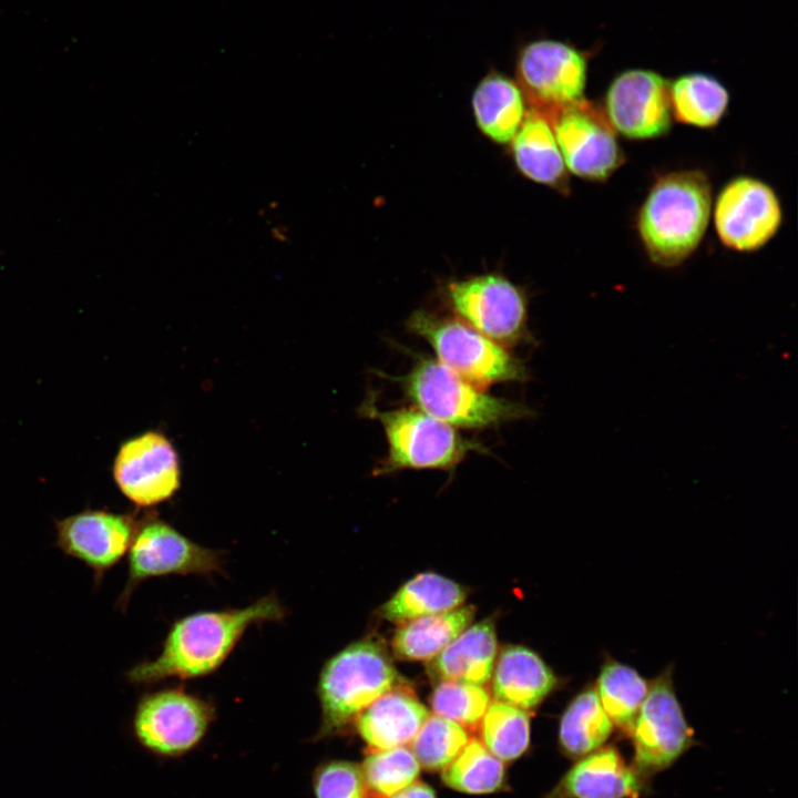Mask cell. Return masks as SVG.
Listing matches in <instances>:
<instances>
[{"instance_id": "26", "label": "cell", "mask_w": 798, "mask_h": 798, "mask_svg": "<svg viewBox=\"0 0 798 798\" xmlns=\"http://www.w3.org/2000/svg\"><path fill=\"white\" fill-rule=\"evenodd\" d=\"M728 103L726 88L704 73L682 75L671 85L672 115L687 125L716 126L726 114Z\"/></svg>"}, {"instance_id": "6", "label": "cell", "mask_w": 798, "mask_h": 798, "mask_svg": "<svg viewBox=\"0 0 798 798\" xmlns=\"http://www.w3.org/2000/svg\"><path fill=\"white\" fill-rule=\"evenodd\" d=\"M369 415L383 428L388 450L378 474L400 470H452L471 451L484 450L477 441L460 436L454 427L418 408L379 411L369 407Z\"/></svg>"}, {"instance_id": "27", "label": "cell", "mask_w": 798, "mask_h": 798, "mask_svg": "<svg viewBox=\"0 0 798 798\" xmlns=\"http://www.w3.org/2000/svg\"><path fill=\"white\" fill-rule=\"evenodd\" d=\"M594 688L613 725L628 732L648 694L649 682L635 668L606 657Z\"/></svg>"}, {"instance_id": "2", "label": "cell", "mask_w": 798, "mask_h": 798, "mask_svg": "<svg viewBox=\"0 0 798 798\" xmlns=\"http://www.w3.org/2000/svg\"><path fill=\"white\" fill-rule=\"evenodd\" d=\"M712 212V184L699 170L658 177L636 218L640 241L652 263L669 268L685 262L700 244Z\"/></svg>"}, {"instance_id": "17", "label": "cell", "mask_w": 798, "mask_h": 798, "mask_svg": "<svg viewBox=\"0 0 798 798\" xmlns=\"http://www.w3.org/2000/svg\"><path fill=\"white\" fill-rule=\"evenodd\" d=\"M642 780L614 747H601L580 758L549 798H637Z\"/></svg>"}, {"instance_id": "15", "label": "cell", "mask_w": 798, "mask_h": 798, "mask_svg": "<svg viewBox=\"0 0 798 798\" xmlns=\"http://www.w3.org/2000/svg\"><path fill=\"white\" fill-rule=\"evenodd\" d=\"M113 473L122 493L141 507L167 500L180 485L176 451L157 432L126 441L115 458Z\"/></svg>"}, {"instance_id": "3", "label": "cell", "mask_w": 798, "mask_h": 798, "mask_svg": "<svg viewBox=\"0 0 798 798\" xmlns=\"http://www.w3.org/2000/svg\"><path fill=\"white\" fill-rule=\"evenodd\" d=\"M387 651L376 641H356L323 666L317 694L321 709L318 738L334 736L352 724L379 696L398 685Z\"/></svg>"}, {"instance_id": "18", "label": "cell", "mask_w": 798, "mask_h": 798, "mask_svg": "<svg viewBox=\"0 0 798 798\" xmlns=\"http://www.w3.org/2000/svg\"><path fill=\"white\" fill-rule=\"evenodd\" d=\"M428 716L413 692L398 684L365 708L356 726L370 749H388L410 744Z\"/></svg>"}, {"instance_id": "22", "label": "cell", "mask_w": 798, "mask_h": 798, "mask_svg": "<svg viewBox=\"0 0 798 798\" xmlns=\"http://www.w3.org/2000/svg\"><path fill=\"white\" fill-rule=\"evenodd\" d=\"M472 108L479 129L497 143L513 140L524 116V95L511 79L490 73L477 85Z\"/></svg>"}, {"instance_id": "33", "label": "cell", "mask_w": 798, "mask_h": 798, "mask_svg": "<svg viewBox=\"0 0 798 798\" xmlns=\"http://www.w3.org/2000/svg\"><path fill=\"white\" fill-rule=\"evenodd\" d=\"M313 789L316 798H366L367 794L361 767L345 760L320 765L314 773Z\"/></svg>"}, {"instance_id": "11", "label": "cell", "mask_w": 798, "mask_h": 798, "mask_svg": "<svg viewBox=\"0 0 798 798\" xmlns=\"http://www.w3.org/2000/svg\"><path fill=\"white\" fill-rule=\"evenodd\" d=\"M545 117L553 129L564 164L574 175L604 182L623 165L625 157L615 131L603 111L586 100L553 111Z\"/></svg>"}, {"instance_id": "20", "label": "cell", "mask_w": 798, "mask_h": 798, "mask_svg": "<svg viewBox=\"0 0 798 798\" xmlns=\"http://www.w3.org/2000/svg\"><path fill=\"white\" fill-rule=\"evenodd\" d=\"M492 672L497 700L533 709L556 687L557 678L544 661L524 646L504 648Z\"/></svg>"}, {"instance_id": "24", "label": "cell", "mask_w": 798, "mask_h": 798, "mask_svg": "<svg viewBox=\"0 0 798 798\" xmlns=\"http://www.w3.org/2000/svg\"><path fill=\"white\" fill-rule=\"evenodd\" d=\"M467 591L457 582L436 573H421L406 582L380 608L390 622L408 621L454 610L464 602Z\"/></svg>"}, {"instance_id": "32", "label": "cell", "mask_w": 798, "mask_h": 798, "mask_svg": "<svg viewBox=\"0 0 798 798\" xmlns=\"http://www.w3.org/2000/svg\"><path fill=\"white\" fill-rule=\"evenodd\" d=\"M438 683L430 697L434 715L460 725L467 732L477 729L490 705L484 686L454 681Z\"/></svg>"}, {"instance_id": "5", "label": "cell", "mask_w": 798, "mask_h": 798, "mask_svg": "<svg viewBox=\"0 0 798 798\" xmlns=\"http://www.w3.org/2000/svg\"><path fill=\"white\" fill-rule=\"evenodd\" d=\"M407 327L431 346L439 362L478 388L524 381L529 376L524 365L503 346L461 319L416 310Z\"/></svg>"}, {"instance_id": "14", "label": "cell", "mask_w": 798, "mask_h": 798, "mask_svg": "<svg viewBox=\"0 0 798 798\" xmlns=\"http://www.w3.org/2000/svg\"><path fill=\"white\" fill-rule=\"evenodd\" d=\"M603 113L624 137L663 136L672 125L671 84L652 71H625L608 86Z\"/></svg>"}, {"instance_id": "34", "label": "cell", "mask_w": 798, "mask_h": 798, "mask_svg": "<svg viewBox=\"0 0 798 798\" xmlns=\"http://www.w3.org/2000/svg\"><path fill=\"white\" fill-rule=\"evenodd\" d=\"M390 798H437L433 789L421 781H413Z\"/></svg>"}, {"instance_id": "19", "label": "cell", "mask_w": 798, "mask_h": 798, "mask_svg": "<svg viewBox=\"0 0 798 798\" xmlns=\"http://www.w3.org/2000/svg\"><path fill=\"white\" fill-rule=\"evenodd\" d=\"M497 636L490 620L469 625L436 657L428 672L437 682L454 681L484 686L492 677Z\"/></svg>"}, {"instance_id": "7", "label": "cell", "mask_w": 798, "mask_h": 798, "mask_svg": "<svg viewBox=\"0 0 798 798\" xmlns=\"http://www.w3.org/2000/svg\"><path fill=\"white\" fill-rule=\"evenodd\" d=\"M628 733L634 767L641 775L666 769L690 747L694 732L676 696L671 667L649 682L648 694Z\"/></svg>"}, {"instance_id": "12", "label": "cell", "mask_w": 798, "mask_h": 798, "mask_svg": "<svg viewBox=\"0 0 798 798\" xmlns=\"http://www.w3.org/2000/svg\"><path fill=\"white\" fill-rule=\"evenodd\" d=\"M516 75L531 110L544 116L584 100L586 61L569 44L538 40L524 45Z\"/></svg>"}, {"instance_id": "28", "label": "cell", "mask_w": 798, "mask_h": 798, "mask_svg": "<svg viewBox=\"0 0 798 798\" xmlns=\"http://www.w3.org/2000/svg\"><path fill=\"white\" fill-rule=\"evenodd\" d=\"M442 781L466 794L493 792L504 781V765L482 741L469 739L456 758L442 769Z\"/></svg>"}, {"instance_id": "10", "label": "cell", "mask_w": 798, "mask_h": 798, "mask_svg": "<svg viewBox=\"0 0 798 798\" xmlns=\"http://www.w3.org/2000/svg\"><path fill=\"white\" fill-rule=\"evenodd\" d=\"M448 297L459 319L501 346L526 337V298L503 276L489 274L451 283Z\"/></svg>"}, {"instance_id": "4", "label": "cell", "mask_w": 798, "mask_h": 798, "mask_svg": "<svg viewBox=\"0 0 798 798\" xmlns=\"http://www.w3.org/2000/svg\"><path fill=\"white\" fill-rule=\"evenodd\" d=\"M401 385L418 409L452 427L484 429L531 415L526 407L488 395L428 357L418 358Z\"/></svg>"}, {"instance_id": "23", "label": "cell", "mask_w": 798, "mask_h": 798, "mask_svg": "<svg viewBox=\"0 0 798 798\" xmlns=\"http://www.w3.org/2000/svg\"><path fill=\"white\" fill-rule=\"evenodd\" d=\"M474 614L468 605L402 623L392 637V652L405 661H430L471 624Z\"/></svg>"}, {"instance_id": "16", "label": "cell", "mask_w": 798, "mask_h": 798, "mask_svg": "<svg viewBox=\"0 0 798 798\" xmlns=\"http://www.w3.org/2000/svg\"><path fill=\"white\" fill-rule=\"evenodd\" d=\"M139 525L131 515L85 510L57 521V545L102 577L129 552Z\"/></svg>"}, {"instance_id": "21", "label": "cell", "mask_w": 798, "mask_h": 798, "mask_svg": "<svg viewBox=\"0 0 798 798\" xmlns=\"http://www.w3.org/2000/svg\"><path fill=\"white\" fill-rule=\"evenodd\" d=\"M512 151L515 164L525 177L566 192L565 164L553 129L543 114L531 109L525 113L512 140Z\"/></svg>"}, {"instance_id": "29", "label": "cell", "mask_w": 798, "mask_h": 798, "mask_svg": "<svg viewBox=\"0 0 798 798\" xmlns=\"http://www.w3.org/2000/svg\"><path fill=\"white\" fill-rule=\"evenodd\" d=\"M482 744L502 761L519 758L529 747L530 719L526 710L495 700L481 720Z\"/></svg>"}, {"instance_id": "25", "label": "cell", "mask_w": 798, "mask_h": 798, "mask_svg": "<svg viewBox=\"0 0 798 798\" xmlns=\"http://www.w3.org/2000/svg\"><path fill=\"white\" fill-rule=\"evenodd\" d=\"M613 723L593 687L581 690L565 708L559 728V743L570 758L580 759L608 739Z\"/></svg>"}, {"instance_id": "1", "label": "cell", "mask_w": 798, "mask_h": 798, "mask_svg": "<svg viewBox=\"0 0 798 798\" xmlns=\"http://www.w3.org/2000/svg\"><path fill=\"white\" fill-rule=\"evenodd\" d=\"M285 614L274 594L245 607L190 614L172 625L155 658L136 664L126 676L140 685L206 676L225 662L250 626L282 621Z\"/></svg>"}, {"instance_id": "31", "label": "cell", "mask_w": 798, "mask_h": 798, "mask_svg": "<svg viewBox=\"0 0 798 798\" xmlns=\"http://www.w3.org/2000/svg\"><path fill=\"white\" fill-rule=\"evenodd\" d=\"M468 732L460 725L429 715L410 743L420 767L428 771L444 769L468 743Z\"/></svg>"}, {"instance_id": "9", "label": "cell", "mask_w": 798, "mask_h": 798, "mask_svg": "<svg viewBox=\"0 0 798 798\" xmlns=\"http://www.w3.org/2000/svg\"><path fill=\"white\" fill-rule=\"evenodd\" d=\"M129 574L120 603L143 581L170 574L212 575L222 571V551L202 546L164 521L147 520L139 525L129 549Z\"/></svg>"}, {"instance_id": "13", "label": "cell", "mask_w": 798, "mask_h": 798, "mask_svg": "<svg viewBox=\"0 0 798 798\" xmlns=\"http://www.w3.org/2000/svg\"><path fill=\"white\" fill-rule=\"evenodd\" d=\"M713 215L720 243L741 253L764 247L782 221L781 204L773 187L751 176L730 180L720 190Z\"/></svg>"}, {"instance_id": "35", "label": "cell", "mask_w": 798, "mask_h": 798, "mask_svg": "<svg viewBox=\"0 0 798 798\" xmlns=\"http://www.w3.org/2000/svg\"><path fill=\"white\" fill-rule=\"evenodd\" d=\"M366 798H375V797L370 795L369 797L366 796Z\"/></svg>"}, {"instance_id": "30", "label": "cell", "mask_w": 798, "mask_h": 798, "mask_svg": "<svg viewBox=\"0 0 798 798\" xmlns=\"http://www.w3.org/2000/svg\"><path fill=\"white\" fill-rule=\"evenodd\" d=\"M361 767L367 791L375 798H390L413 781L420 773V765L405 746L388 749H371Z\"/></svg>"}, {"instance_id": "8", "label": "cell", "mask_w": 798, "mask_h": 798, "mask_svg": "<svg viewBox=\"0 0 798 798\" xmlns=\"http://www.w3.org/2000/svg\"><path fill=\"white\" fill-rule=\"evenodd\" d=\"M214 718V707L181 688H165L143 696L133 729L139 741L161 756H180L196 747Z\"/></svg>"}]
</instances>
